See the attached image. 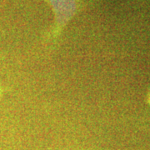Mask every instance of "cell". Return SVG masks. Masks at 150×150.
<instances>
[{
	"instance_id": "2",
	"label": "cell",
	"mask_w": 150,
	"mask_h": 150,
	"mask_svg": "<svg viewBox=\"0 0 150 150\" xmlns=\"http://www.w3.org/2000/svg\"><path fill=\"white\" fill-rule=\"evenodd\" d=\"M4 88H2V87H0V101H1V99H2V97L4 95Z\"/></svg>"
},
{
	"instance_id": "1",
	"label": "cell",
	"mask_w": 150,
	"mask_h": 150,
	"mask_svg": "<svg viewBox=\"0 0 150 150\" xmlns=\"http://www.w3.org/2000/svg\"><path fill=\"white\" fill-rule=\"evenodd\" d=\"M52 8L54 15L53 26L46 34L48 43L57 42L71 19L78 13L82 0H44Z\"/></svg>"
},
{
	"instance_id": "3",
	"label": "cell",
	"mask_w": 150,
	"mask_h": 150,
	"mask_svg": "<svg viewBox=\"0 0 150 150\" xmlns=\"http://www.w3.org/2000/svg\"><path fill=\"white\" fill-rule=\"evenodd\" d=\"M148 101H149V103H150V93L149 94V96H148Z\"/></svg>"
}]
</instances>
